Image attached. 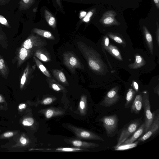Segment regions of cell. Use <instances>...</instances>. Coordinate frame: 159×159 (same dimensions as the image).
I'll use <instances>...</instances> for the list:
<instances>
[{
    "instance_id": "2",
    "label": "cell",
    "mask_w": 159,
    "mask_h": 159,
    "mask_svg": "<svg viewBox=\"0 0 159 159\" xmlns=\"http://www.w3.org/2000/svg\"><path fill=\"white\" fill-rule=\"evenodd\" d=\"M100 120L103 123L107 137H112L116 134L118 131L119 121L116 114L104 116Z\"/></svg>"
},
{
    "instance_id": "35",
    "label": "cell",
    "mask_w": 159,
    "mask_h": 159,
    "mask_svg": "<svg viewBox=\"0 0 159 159\" xmlns=\"http://www.w3.org/2000/svg\"><path fill=\"white\" fill-rule=\"evenodd\" d=\"M5 35L2 31L1 26H0V40L5 39Z\"/></svg>"
},
{
    "instance_id": "4",
    "label": "cell",
    "mask_w": 159,
    "mask_h": 159,
    "mask_svg": "<svg viewBox=\"0 0 159 159\" xmlns=\"http://www.w3.org/2000/svg\"><path fill=\"white\" fill-rule=\"evenodd\" d=\"M63 63L70 71L74 74L75 69H84V66L78 57L73 52H65L62 54Z\"/></svg>"
},
{
    "instance_id": "37",
    "label": "cell",
    "mask_w": 159,
    "mask_h": 159,
    "mask_svg": "<svg viewBox=\"0 0 159 159\" xmlns=\"http://www.w3.org/2000/svg\"><path fill=\"white\" fill-rule=\"evenodd\" d=\"M11 0H0V6L3 5L8 3Z\"/></svg>"
},
{
    "instance_id": "27",
    "label": "cell",
    "mask_w": 159,
    "mask_h": 159,
    "mask_svg": "<svg viewBox=\"0 0 159 159\" xmlns=\"http://www.w3.org/2000/svg\"><path fill=\"white\" fill-rule=\"evenodd\" d=\"M27 143V140L24 137L21 136L19 140V144L21 146L24 145Z\"/></svg>"
},
{
    "instance_id": "7",
    "label": "cell",
    "mask_w": 159,
    "mask_h": 159,
    "mask_svg": "<svg viewBox=\"0 0 159 159\" xmlns=\"http://www.w3.org/2000/svg\"><path fill=\"white\" fill-rule=\"evenodd\" d=\"M119 99L117 89H113L107 93L101 105L105 107H110L116 103Z\"/></svg>"
},
{
    "instance_id": "29",
    "label": "cell",
    "mask_w": 159,
    "mask_h": 159,
    "mask_svg": "<svg viewBox=\"0 0 159 159\" xmlns=\"http://www.w3.org/2000/svg\"><path fill=\"white\" fill-rule=\"evenodd\" d=\"M145 37L148 43H151L152 41V37L150 33L146 32L145 34Z\"/></svg>"
},
{
    "instance_id": "24",
    "label": "cell",
    "mask_w": 159,
    "mask_h": 159,
    "mask_svg": "<svg viewBox=\"0 0 159 159\" xmlns=\"http://www.w3.org/2000/svg\"><path fill=\"white\" fill-rule=\"evenodd\" d=\"M0 23L8 28H11V26L9 25L7 20L4 17L0 15Z\"/></svg>"
},
{
    "instance_id": "6",
    "label": "cell",
    "mask_w": 159,
    "mask_h": 159,
    "mask_svg": "<svg viewBox=\"0 0 159 159\" xmlns=\"http://www.w3.org/2000/svg\"><path fill=\"white\" fill-rule=\"evenodd\" d=\"M159 129V116L158 114L155 116L153 122L145 133L140 136L138 139L139 142H144L154 135Z\"/></svg>"
},
{
    "instance_id": "21",
    "label": "cell",
    "mask_w": 159,
    "mask_h": 159,
    "mask_svg": "<svg viewBox=\"0 0 159 159\" xmlns=\"http://www.w3.org/2000/svg\"><path fill=\"white\" fill-rule=\"evenodd\" d=\"M17 132L16 131H8L0 135V139H6L14 136Z\"/></svg>"
},
{
    "instance_id": "45",
    "label": "cell",
    "mask_w": 159,
    "mask_h": 159,
    "mask_svg": "<svg viewBox=\"0 0 159 159\" xmlns=\"http://www.w3.org/2000/svg\"><path fill=\"white\" fill-rule=\"evenodd\" d=\"M153 1L156 4H158L159 3V0H153Z\"/></svg>"
},
{
    "instance_id": "44",
    "label": "cell",
    "mask_w": 159,
    "mask_h": 159,
    "mask_svg": "<svg viewBox=\"0 0 159 159\" xmlns=\"http://www.w3.org/2000/svg\"><path fill=\"white\" fill-rule=\"evenodd\" d=\"M56 1L58 6L61 9L62 8V6L61 0H56Z\"/></svg>"
},
{
    "instance_id": "3",
    "label": "cell",
    "mask_w": 159,
    "mask_h": 159,
    "mask_svg": "<svg viewBox=\"0 0 159 159\" xmlns=\"http://www.w3.org/2000/svg\"><path fill=\"white\" fill-rule=\"evenodd\" d=\"M143 106L144 110V134L147 131L154 120L155 116V112L152 113L151 111V106L148 94L144 92L143 96Z\"/></svg>"
},
{
    "instance_id": "20",
    "label": "cell",
    "mask_w": 159,
    "mask_h": 159,
    "mask_svg": "<svg viewBox=\"0 0 159 159\" xmlns=\"http://www.w3.org/2000/svg\"><path fill=\"white\" fill-rule=\"evenodd\" d=\"M139 142V141H137L134 143V142L131 144H121L117 147L115 148V149L116 150H125L128 149L136 147Z\"/></svg>"
},
{
    "instance_id": "39",
    "label": "cell",
    "mask_w": 159,
    "mask_h": 159,
    "mask_svg": "<svg viewBox=\"0 0 159 159\" xmlns=\"http://www.w3.org/2000/svg\"><path fill=\"white\" fill-rule=\"evenodd\" d=\"M86 12L84 11H82L81 12H80V16H79V18L80 19H82L83 17H84L86 15Z\"/></svg>"
},
{
    "instance_id": "26",
    "label": "cell",
    "mask_w": 159,
    "mask_h": 159,
    "mask_svg": "<svg viewBox=\"0 0 159 159\" xmlns=\"http://www.w3.org/2000/svg\"><path fill=\"white\" fill-rule=\"evenodd\" d=\"M110 50L112 53L115 56L119 57L120 56V53L118 50L113 47H111Z\"/></svg>"
},
{
    "instance_id": "33",
    "label": "cell",
    "mask_w": 159,
    "mask_h": 159,
    "mask_svg": "<svg viewBox=\"0 0 159 159\" xmlns=\"http://www.w3.org/2000/svg\"><path fill=\"white\" fill-rule=\"evenodd\" d=\"M113 39L115 41L118 43H121L123 42L122 39L118 37L114 36L113 37Z\"/></svg>"
},
{
    "instance_id": "38",
    "label": "cell",
    "mask_w": 159,
    "mask_h": 159,
    "mask_svg": "<svg viewBox=\"0 0 159 159\" xmlns=\"http://www.w3.org/2000/svg\"><path fill=\"white\" fill-rule=\"evenodd\" d=\"M26 107V105L24 103H21L18 106V109L20 110L25 109Z\"/></svg>"
},
{
    "instance_id": "32",
    "label": "cell",
    "mask_w": 159,
    "mask_h": 159,
    "mask_svg": "<svg viewBox=\"0 0 159 159\" xmlns=\"http://www.w3.org/2000/svg\"><path fill=\"white\" fill-rule=\"evenodd\" d=\"M52 100L51 98H48L45 99L43 101V103L45 105L48 104L52 102Z\"/></svg>"
},
{
    "instance_id": "1",
    "label": "cell",
    "mask_w": 159,
    "mask_h": 159,
    "mask_svg": "<svg viewBox=\"0 0 159 159\" xmlns=\"http://www.w3.org/2000/svg\"><path fill=\"white\" fill-rule=\"evenodd\" d=\"M142 122L140 119H137L126 125L122 129L115 148L121 145L132 135L140 125Z\"/></svg>"
},
{
    "instance_id": "14",
    "label": "cell",
    "mask_w": 159,
    "mask_h": 159,
    "mask_svg": "<svg viewBox=\"0 0 159 159\" xmlns=\"http://www.w3.org/2000/svg\"><path fill=\"white\" fill-rule=\"evenodd\" d=\"M44 17L49 26L55 29L56 26V20L53 15L48 10L44 11Z\"/></svg>"
},
{
    "instance_id": "34",
    "label": "cell",
    "mask_w": 159,
    "mask_h": 159,
    "mask_svg": "<svg viewBox=\"0 0 159 159\" xmlns=\"http://www.w3.org/2000/svg\"><path fill=\"white\" fill-rule=\"evenodd\" d=\"M135 60L137 63H140L142 61V58L140 56L137 55L136 56Z\"/></svg>"
},
{
    "instance_id": "11",
    "label": "cell",
    "mask_w": 159,
    "mask_h": 159,
    "mask_svg": "<svg viewBox=\"0 0 159 159\" xmlns=\"http://www.w3.org/2000/svg\"><path fill=\"white\" fill-rule=\"evenodd\" d=\"M143 106V97L140 94L136 96L131 106V112L138 114L141 111Z\"/></svg>"
},
{
    "instance_id": "17",
    "label": "cell",
    "mask_w": 159,
    "mask_h": 159,
    "mask_svg": "<svg viewBox=\"0 0 159 159\" xmlns=\"http://www.w3.org/2000/svg\"><path fill=\"white\" fill-rule=\"evenodd\" d=\"M33 59L36 66L42 73L48 77L51 78V75L49 71L41 62L34 56L33 57Z\"/></svg>"
},
{
    "instance_id": "12",
    "label": "cell",
    "mask_w": 159,
    "mask_h": 159,
    "mask_svg": "<svg viewBox=\"0 0 159 159\" xmlns=\"http://www.w3.org/2000/svg\"><path fill=\"white\" fill-rule=\"evenodd\" d=\"M34 55L37 58L44 62H47L51 60L49 54L41 48L36 49Z\"/></svg>"
},
{
    "instance_id": "31",
    "label": "cell",
    "mask_w": 159,
    "mask_h": 159,
    "mask_svg": "<svg viewBox=\"0 0 159 159\" xmlns=\"http://www.w3.org/2000/svg\"><path fill=\"white\" fill-rule=\"evenodd\" d=\"M72 143L74 146L77 147L81 146L82 145V142L78 140L74 141Z\"/></svg>"
},
{
    "instance_id": "43",
    "label": "cell",
    "mask_w": 159,
    "mask_h": 159,
    "mask_svg": "<svg viewBox=\"0 0 159 159\" xmlns=\"http://www.w3.org/2000/svg\"><path fill=\"white\" fill-rule=\"evenodd\" d=\"M5 101L3 96L0 94V103L5 102Z\"/></svg>"
},
{
    "instance_id": "36",
    "label": "cell",
    "mask_w": 159,
    "mask_h": 159,
    "mask_svg": "<svg viewBox=\"0 0 159 159\" xmlns=\"http://www.w3.org/2000/svg\"><path fill=\"white\" fill-rule=\"evenodd\" d=\"M80 149H74L72 148H62L61 149H59V150H61L63 151H75V150H79Z\"/></svg>"
},
{
    "instance_id": "25",
    "label": "cell",
    "mask_w": 159,
    "mask_h": 159,
    "mask_svg": "<svg viewBox=\"0 0 159 159\" xmlns=\"http://www.w3.org/2000/svg\"><path fill=\"white\" fill-rule=\"evenodd\" d=\"M93 14V12L92 11H89L86 14V15L82 19V21L84 22H88L90 18Z\"/></svg>"
},
{
    "instance_id": "47",
    "label": "cell",
    "mask_w": 159,
    "mask_h": 159,
    "mask_svg": "<svg viewBox=\"0 0 159 159\" xmlns=\"http://www.w3.org/2000/svg\"></svg>"
},
{
    "instance_id": "5",
    "label": "cell",
    "mask_w": 159,
    "mask_h": 159,
    "mask_svg": "<svg viewBox=\"0 0 159 159\" xmlns=\"http://www.w3.org/2000/svg\"><path fill=\"white\" fill-rule=\"evenodd\" d=\"M47 42L39 37L34 34H30L24 41L21 46L25 48L35 51L45 45Z\"/></svg>"
},
{
    "instance_id": "46",
    "label": "cell",
    "mask_w": 159,
    "mask_h": 159,
    "mask_svg": "<svg viewBox=\"0 0 159 159\" xmlns=\"http://www.w3.org/2000/svg\"><path fill=\"white\" fill-rule=\"evenodd\" d=\"M37 11V9L36 8H34L33 10V11L34 12H36Z\"/></svg>"
},
{
    "instance_id": "28",
    "label": "cell",
    "mask_w": 159,
    "mask_h": 159,
    "mask_svg": "<svg viewBox=\"0 0 159 159\" xmlns=\"http://www.w3.org/2000/svg\"><path fill=\"white\" fill-rule=\"evenodd\" d=\"M114 21V19L111 17H107L105 18L103 22L106 24H109L112 23Z\"/></svg>"
},
{
    "instance_id": "18",
    "label": "cell",
    "mask_w": 159,
    "mask_h": 159,
    "mask_svg": "<svg viewBox=\"0 0 159 159\" xmlns=\"http://www.w3.org/2000/svg\"><path fill=\"white\" fill-rule=\"evenodd\" d=\"M35 0H20L19 3V9L20 11L25 10L29 9L34 3Z\"/></svg>"
},
{
    "instance_id": "23",
    "label": "cell",
    "mask_w": 159,
    "mask_h": 159,
    "mask_svg": "<svg viewBox=\"0 0 159 159\" xmlns=\"http://www.w3.org/2000/svg\"><path fill=\"white\" fill-rule=\"evenodd\" d=\"M48 80L49 82H50L52 88L54 90L58 91L61 90V89L60 87V85L59 84L56 83H54L53 80L50 79H48Z\"/></svg>"
},
{
    "instance_id": "13",
    "label": "cell",
    "mask_w": 159,
    "mask_h": 159,
    "mask_svg": "<svg viewBox=\"0 0 159 159\" xmlns=\"http://www.w3.org/2000/svg\"><path fill=\"white\" fill-rule=\"evenodd\" d=\"M52 72L54 77L59 82L65 84H68L64 73L61 70L53 69Z\"/></svg>"
},
{
    "instance_id": "16",
    "label": "cell",
    "mask_w": 159,
    "mask_h": 159,
    "mask_svg": "<svg viewBox=\"0 0 159 159\" xmlns=\"http://www.w3.org/2000/svg\"><path fill=\"white\" fill-rule=\"evenodd\" d=\"M9 72L8 68L5 60L0 55V73L4 78H6Z\"/></svg>"
},
{
    "instance_id": "22",
    "label": "cell",
    "mask_w": 159,
    "mask_h": 159,
    "mask_svg": "<svg viewBox=\"0 0 159 159\" xmlns=\"http://www.w3.org/2000/svg\"><path fill=\"white\" fill-rule=\"evenodd\" d=\"M34 123V120L31 117L25 118L22 121V124L25 126H30Z\"/></svg>"
},
{
    "instance_id": "42",
    "label": "cell",
    "mask_w": 159,
    "mask_h": 159,
    "mask_svg": "<svg viewBox=\"0 0 159 159\" xmlns=\"http://www.w3.org/2000/svg\"><path fill=\"white\" fill-rule=\"evenodd\" d=\"M80 108L82 109H84L85 108V104L84 102V101H82L80 102Z\"/></svg>"
},
{
    "instance_id": "10",
    "label": "cell",
    "mask_w": 159,
    "mask_h": 159,
    "mask_svg": "<svg viewBox=\"0 0 159 159\" xmlns=\"http://www.w3.org/2000/svg\"><path fill=\"white\" fill-rule=\"evenodd\" d=\"M32 71V69L30 68V64L28 63L24 70L20 78V89H23L27 83Z\"/></svg>"
},
{
    "instance_id": "9",
    "label": "cell",
    "mask_w": 159,
    "mask_h": 159,
    "mask_svg": "<svg viewBox=\"0 0 159 159\" xmlns=\"http://www.w3.org/2000/svg\"><path fill=\"white\" fill-rule=\"evenodd\" d=\"M144 125L143 123L140 125L138 129L133 134L132 136L129 138L121 144H131L138 139L142 134H144Z\"/></svg>"
},
{
    "instance_id": "19",
    "label": "cell",
    "mask_w": 159,
    "mask_h": 159,
    "mask_svg": "<svg viewBox=\"0 0 159 159\" xmlns=\"http://www.w3.org/2000/svg\"><path fill=\"white\" fill-rule=\"evenodd\" d=\"M135 94V92L133 89H129L126 95L125 108H127L128 106L131 103Z\"/></svg>"
},
{
    "instance_id": "41",
    "label": "cell",
    "mask_w": 159,
    "mask_h": 159,
    "mask_svg": "<svg viewBox=\"0 0 159 159\" xmlns=\"http://www.w3.org/2000/svg\"><path fill=\"white\" fill-rule=\"evenodd\" d=\"M133 86L136 91H138L139 89V86L137 83L135 82L133 83Z\"/></svg>"
},
{
    "instance_id": "40",
    "label": "cell",
    "mask_w": 159,
    "mask_h": 159,
    "mask_svg": "<svg viewBox=\"0 0 159 159\" xmlns=\"http://www.w3.org/2000/svg\"><path fill=\"white\" fill-rule=\"evenodd\" d=\"M109 40L108 37H106L105 39L104 44L106 47H108L109 45Z\"/></svg>"
},
{
    "instance_id": "30",
    "label": "cell",
    "mask_w": 159,
    "mask_h": 159,
    "mask_svg": "<svg viewBox=\"0 0 159 159\" xmlns=\"http://www.w3.org/2000/svg\"><path fill=\"white\" fill-rule=\"evenodd\" d=\"M53 114V112L52 110H48L46 113V116L47 118H50L52 117Z\"/></svg>"
},
{
    "instance_id": "8",
    "label": "cell",
    "mask_w": 159,
    "mask_h": 159,
    "mask_svg": "<svg viewBox=\"0 0 159 159\" xmlns=\"http://www.w3.org/2000/svg\"><path fill=\"white\" fill-rule=\"evenodd\" d=\"M35 51L27 49L21 46L18 49L17 56V66H20L34 54Z\"/></svg>"
},
{
    "instance_id": "15",
    "label": "cell",
    "mask_w": 159,
    "mask_h": 159,
    "mask_svg": "<svg viewBox=\"0 0 159 159\" xmlns=\"http://www.w3.org/2000/svg\"><path fill=\"white\" fill-rule=\"evenodd\" d=\"M33 32L41 36L51 40H55V38L52 34L49 31L34 28L33 30Z\"/></svg>"
}]
</instances>
